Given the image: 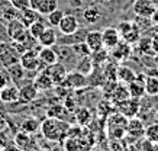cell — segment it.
Listing matches in <instances>:
<instances>
[{
	"label": "cell",
	"mask_w": 158,
	"mask_h": 151,
	"mask_svg": "<svg viewBox=\"0 0 158 151\" xmlns=\"http://www.w3.org/2000/svg\"><path fill=\"white\" fill-rule=\"evenodd\" d=\"M41 131H42L44 136L47 138V140H51V141H58V140H62L65 134L68 131V125L65 122L60 121L58 118H48V119H45V121L41 124V128H39Z\"/></svg>",
	"instance_id": "obj_1"
},
{
	"label": "cell",
	"mask_w": 158,
	"mask_h": 151,
	"mask_svg": "<svg viewBox=\"0 0 158 151\" xmlns=\"http://www.w3.org/2000/svg\"><path fill=\"white\" fill-rule=\"evenodd\" d=\"M6 31H7V35H9V38L15 42H19V44H28V39L31 38V35H29V31L28 28L25 26L22 22L18 19H13L7 22V26H6Z\"/></svg>",
	"instance_id": "obj_2"
},
{
	"label": "cell",
	"mask_w": 158,
	"mask_h": 151,
	"mask_svg": "<svg viewBox=\"0 0 158 151\" xmlns=\"http://www.w3.org/2000/svg\"><path fill=\"white\" fill-rule=\"evenodd\" d=\"M118 31L120 34V38L128 44H136L138 39L141 38V29L135 22H120L118 26Z\"/></svg>",
	"instance_id": "obj_3"
},
{
	"label": "cell",
	"mask_w": 158,
	"mask_h": 151,
	"mask_svg": "<svg viewBox=\"0 0 158 151\" xmlns=\"http://www.w3.org/2000/svg\"><path fill=\"white\" fill-rule=\"evenodd\" d=\"M116 106H118L119 113H122L123 116L129 119V118H134L139 113V111H141V99H135L129 96L128 99L116 103Z\"/></svg>",
	"instance_id": "obj_4"
},
{
	"label": "cell",
	"mask_w": 158,
	"mask_h": 151,
	"mask_svg": "<svg viewBox=\"0 0 158 151\" xmlns=\"http://www.w3.org/2000/svg\"><path fill=\"white\" fill-rule=\"evenodd\" d=\"M19 63L26 71H39V70H42L38 52H35L34 49H28V51L20 54Z\"/></svg>",
	"instance_id": "obj_5"
},
{
	"label": "cell",
	"mask_w": 158,
	"mask_h": 151,
	"mask_svg": "<svg viewBox=\"0 0 158 151\" xmlns=\"http://www.w3.org/2000/svg\"><path fill=\"white\" fill-rule=\"evenodd\" d=\"M87 83H89L87 76H84L80 71H70V73H67L64 82L60 86L65 89H81V87H86Z\"/></svg>",
	"instance_id": "obj_6"
},
{
	"label": "cell",
	"mask_w": 158,
	"mask_h": 151,
	"mask_svg": "<svg viewBox=\"0 0 158 151\" xmlns=\"http://www.w3.org/2000/svg\"><path fill=\"white\" fill-rule=\"evenodd\" d=\"M155 7L157 6L151 0H135L134 6H132L135 15L139 18H144V19H151Z\"/></svg>",
	"instance_id": "obj_7"
},
{
	"label": "cell",
	"mask_w": 158,
	"mask_h": 151,
	"mask_svg": "<svg viewBox=\"0 0 158 151\" xmlns=\"http://www.w3.org/2000/svg\"><path fill=\"white\" fill-rule=\"evenodd\" d=\"M102 39H103V47L106 49H112L115 48L116 45L119 44L120 38V34L118 28H113V26H109V28H105L102 31Z\"/></svg>",
	"instance_id": "obj_8"
},
{
	"label": "cell",
	"mask_w": 158,
	"mask_h": 151,
	"mask_svg": "<svg viewBox=\"0 0 158 151\" xmlns=\"http://www.w3.org/2000/svg\"><path fill=\"white\" fill-rule=\"evenodd\" d=\"M45 71L49 74V77H51V80H52V83L55 84V86H60V84L64 82V78H65V76H67V73H68L67 67L62 63H60V61H57L55 64L47 67Z\"/></svg>",
	"instance_id": "obj_9"
},
{
	"label": "cell",
	"mask_w": 158,
	"mask_h": 151,
	"mask_svg": "<svg viewBox=\"0 0 158 151\" xmlns=\"http://www.w3.org/2000/svg\"><path fill=\"white\" fill-rule=\"evenodd\" d=\"M84 44L87 45V48L90 49V52H96V51H100L102 48H105L103 47V39H102V32L100 31L87 32Z\"/></svg>",
	"instance_id": "obj_10"
},
{
	"label": "cell",
	"mask_w": 158,
	"mask_h": 151,
	"mask_svg": "<svg viewBox=\"0 0 158 151\" xmlns=\"http://www.w3.org/2000/svg\"><path fill=\"white\" fill-rule=\"evenodd\" d=\"M38 57H39V61H41V67L42 68H47L49 65H52L58 61V57H57V52L52 47H44L41 51L38 52Z\"/></svg>",
	"instance_id": "obj_11"
},
{
	"label": "cell",
	"mask_w": 158,
	"mask_h": 151,
	"mask_svg": "<svg viewBox=\"0 0 158 151\" xmlns=\"http://www.w3.org/2000/svg\"><path fill=\"white\" fill-rule=\"evenodd\" d=\"M58 28L61 31V34L70 35L78 29V20H77V18L74 15H65V13H64L61 22L58 25Z\"/></svg>",
	"instance_id": "obj_12"
},
{
	"label": "cell",
	"mask_w": 158,
	"mask_h": 151,
	"mask_svg": "<svg viewBox=\"0 0 158 151\" xmlns=\"http://www.w3.org/2000/svg\"><path fill=\"white\" fill-rule=\"evenodd\" d=\"M144 132L145 125L139 118L134 116L128 119V125H126V134L128 135L134 136V138H139V136H144Z\"/></svg>",
	"instance_id": "obj_13"
},
{
	"label": "cell",
	"mask_w": 158,
	"mask_h": 151,
	"mask_svg": "<svg viewBox=\"0 0 158 151\" xmlns=\"http://www.w3.org/2000/svg\"><path fill=\"white\" fill-rule=\"evenodd\" d=\"M0 100L3 103L19 102V87L15 84H7L0 90Z\"/></svg>",
	"instance_id": "obj_14"
},
{
	"label": "cell",
	"mask_w": 158,
	"mask_h": 151,
	"mask_svg": "<svg viewBox=\"0 0 158 151\" xmlns=\"http://www.w3.org/2000/svg\"><path fill=\"white\" fill-rule=\"evenodd\" d=\"M38 96V89L34 83L23 84L19 87V100L23 103H31L34 102Z\"/></svg>",
	"instance_id": "obj_15"
},
{
	"label": "cell",
	"mask_w": 158,
	"mask_h": 151,
	"mask_svg": "<svg viewBox=\"0 0 158 151\" xmlns=\"http://www.w3.org/2000/svg\"><path fill=\"white\" fill-rule=\"evenodd\" d=\"M145 76H136L132 83L128 84V90H129V96L135 99H142V96L145 94Z\"/></svg>",
	"instance_id": "obj_16"
},
{
	"label": "cell",
	"mask_w": 158,
	"mask_h": 151,
	"mask_svg": "<svg viewBox=\"0 0 158 151\" xmlns=\"http://www.w3.org/2000/svg\"><path fill=\"white\" fill-rule=\"evenodd\" d=\"M116 78L119 83L123 84H129L132 83L135 78H136V73L131 67H126V65H120L119 68H116Z\"/></svg>",
	"instance_id": "obj_17"
},
{
	"label": "cell",
	"mask_w": 158,
	"mask_h": 151,
	"mask_svg": "<svg viewBox=\"0 0 158 151\" xmlns=\"http://www.w3.org/2000/svg\"><path fill=\"white\" fill-rule=\"evenodd\" d=\"M57 39H58L57 32H55L54 28L51 26V28H45V31L39 35V38L36 39V41H38L42 47H55V45H57Z\"/></svg>",
	"instance_id": "obj_18"
},
{
	"label": "cell",
	"mask_w": 158,
	"mask_h": 151,
	"mask_svg": "<svg viewBox=\"0 0 158 151\" xmlns=\"http://www.w3.org/2000/svg\"><path fill=\"white\" fill-rule=\"evenodd\" d=\"M110 51H113V57L119 61H123L131 55V44L125 42L123 39H120L119 44L116 45L115 48H112Z\"/></svg>",
	"instance_id": "obj_19"
},
{
	"label": "cell",
	"mask_w": 158,
	"mask_h": 151,
	"mask_svg": "<svg viewBox=\"0 0 158 151\" xmlns=\"http://www.w3.org/2000/svg\"><path fill=\"white\" fill-rule=\"evenodd\" d=\"M25 71H26V70L20 65L19 61H16V63L7 65V73H9V76H10V80L15 82V83H19V82L23 80L25 78Z\"/></svg>",
	"instance_id": "obj_20"
},
{
	"label": "cell",
	"mask_w": 158,
	"mask_h": 151,
	"mask_svg": "<svg viewBox=\"0 0 158 151\" xmlns=\"http://www.w3.org/2000/svg\"><path fill=\"white\" fill-rule=\"evenodd\" d=\"M39 16L41 15H39L38 12L34 10V9H31V7H26V9H23V10H19V20L26 26V28H29L35 20L39 19Z\"/></svg>",
	"instance_id": "obj_21"
},
{
	"label": "cell",
	"mask_w": 158,
	"mask_h": 151,
	"mask_svg": "<svg viewBox=\"0 0 158 151\" xmlns=\"http://www.w3.org/2000/svg\"><path fill=\"white\" fill-rule=\"evenodd\" d=\"M113 94H112V102L115 103H119L125 99L129 98V90H128V84H123V83H118L115 84V87H113Z\"/></svg>",
	"instance_id": "obj_22"
},
{
	"label": "cell",
	"mask_w": 158,
	"mask_h": 151,
	"mask_svg": "<svg viewBox=\"0 0 158 151\" xmlns=\"http://www.w3.org/2000/svg\"><path fill=\"white\" fill-rule=\"evenodd\" d=\"M34 84L36 86V89L38 90H49V89L54 86L52 80H51V77H49V74L44 70V71H41V73L35 77L34 80Z\"/></svg>",
	"instance_id": "obj_23"
},
{
	"label": "cell",
	"mask_w": 158,
	"mask_h": 151,
	"mask_svg": "<svg viewBox=\"0 0 158 151\" xmlns=\"http://www.w3.org/2000/svg\"><path fill=\"white\" fill-rule=\"evenodd\" d=\"M145 94L148 96H158V77L155 76H145Z\"/></svg>",
	"instance_id": "obj_24"
},
{
	"label": "cell",
	"mask_w": 158,
	"mask_h": 151,
	"mask_svg": "<svg viewBox=\"0 0 158 151\" xmlns=\"http://www.w3.org/2000/svg\"><path fill=\"white\" fill-rule=\"evenodd\" d=\"M93 67H94V64H93L91 57L90 55H86L84 58L80 60V63H77L76 70L77 71H80V73H83L84 76H89V74L93 71Z\"/></svg>",
	"instance_id": "obj_25"
},
{
	"label": "cell",
	"mask_w": 158,
	"mask_h": 151,
	"mask_svg": "<svg viewBox=\"0 0 158 151\" xmlns=\"http://www.w3.org/2000/svg\"><path fill=\"white\" fill-rule=\"evenodd\" d=\"M144 136L147 138V141L149 144H158V122L145 127Z\"/></svg>",
	"instance_id": "obj_26"
},
{
	"label": "cell",
	"mask_w": 158,
	"mask_h": 151,
	"mask_svg": "<svg viewBox=\"0 0 158 151\" xmlns=\"http://www.w3.org/2000/svg\"><path fill=\"white\" fill-rule=\"evenodd\" d=\"M39 128H41V124L35 118H28V119H25L22 122L20 131H25V132H28V134H35L36 131H39Z\"/></svg>",
	"instance_id": "obj_27"
},
{
	"label": "cell",
	"mask_w": 158,
	"mask_h": 151,
	"mask_svg": "<svg viewBox=\"0 0 158 151\" xmlns=\"http://www.w3.org/2000/svg\"><path fill=\"white\" fill-rule=\"evenodd\" d=\"M31 141H32L31 134H28V132H25V131H19L16 135H15V144L19 147L22 151L31 144Z\"/></svg>",
	"instance_id": "obj_28"
},
{
	"label": "cell",
	"mask_w": 158,
	"mask_h": 151,
	"mask_svg": "<svg viewBox=\"0 0 158 151\" xmlns=\"http://www.w3.org/2000/svg\"><path fill=\"white\" fill-rule=\"evenodd\" d=\"M83 18H84V20L87 23H96L97 20L102 18V13L97 7H87L83 12Z\"/></svg>",
	"instance_id": "obj_29"
},
{
	"label": "cell",
	"mask_w": 158,
	"mask_h": 151,
	"mask_svg": "<svg viewBox=\"0 0 158 151\" xmlns=\"http://www.w3.org/2000/svg\"><path fill=\"white\" fill-rule=\"evenodd\" d=\"M55 9H58V2L57 0H44L41 6L38 9V13L42 16H47L49 15L51 12H54Z\"/></svg>",
	"instance_id": "obj_30"
},
{
	"label": "cell",
	"mask_w": 158,
	"mask_h": 151,
	"mask_svg": "<svg viewBox=\"0 0 158 151\" xmlns=\"http://www.w3.org/2000/svg\"><path fill=\"white\" fill-rule=\"evenodd\" d=\"M45 28H47V26H45V23H44V20L42 19H36L34 23H32L28 28L29 35H31V36H32L34 39H38L39 35H41L44 31H45Z\"/></svg>",
	"instance_id": "obj_31"
},
{
	"label": "cell",
	"mask_w": 158,
	"mask_h": 151,
	"mask_svg": "<svg viewBox=\"0 0 158 151\" xmlns=\"http://www.w3.org/2000/svg\"><path fill=\"white\" fill-rule=\"evenodd\" d=\"M138 47H139V51L145 55H151V54H155L154 52V48H152V38H139L138 39Z\"/></svg>",
	"instance_id": "obj_32"
},
{
	"label": "cell",
	"mask_w": 158,
	"mask_h": 151,
	"mask_svg": "<svg viewBox=\"0 0 158 151\" xmlns=\"http://www.w3.org/2000/svg\"><path fill=\"white\" fill-rule=\"evenodd\" d=\"M62 16H64V12H62L61 9H55L54 12H51L49 15H47V19H48V23L51 25L52 28H58Z\"/></svg>",
	"instance_id": "obj_33"
},
{
	"label": "cell",
	"mask_w": 158,
	"mask_h": 151,
	"mask_svg": "<svg viewBox=\"0 0 158 151\" xmlns=\"http://www.w3.org/2000/svg\"><path fill=\"white\" fill-rule=\"evenodd\" d=\"M77 121H78V124H81V125H86L87 122L90 121V112L87 109H80L78 113H77Z\"/></svg>",
	"instance_id": "obj_34"
},
{
	"label": "cell",
	"mask_w": 158,
	"mask_h": 151,
	"mask_svg": "<svg viewBox=\"0 0 158 151\" xmlns=\"http://www.w3.org/2000/svg\"><path fill=\"white\" fill-rule=\"evenodd\" d=\"M9 3L18 10H23L29 7V0H9Z\"/></svg>",
	"instance_id": "obj_35"
},
{
	"label": "cell",
	"mask_w": 158,
	"mask_h": 151,
	"mask_svg": "<svg viewBox=\"0 0 158 151\" xmlns=\"http://www.w3.org/2000/svg\"><path fill=\"white\" fill-rule=\"evenodd\" d=\"M10 82V76L7 71H5V70H0V90L5 87V86H7Z\"/></svg>",
	"instance_id": "obj_36"
},
{
	"label": "cell",
	"mask_w": 158,
	"mask_h": 151,
	"mask_svg": "<svg viewBox=\"0 0 158 151\" xmlns=\"http://www.w3.org/2000/svg\"><path fill=\"white\" fill-rule=\"evenodd\" d=\"M42 2H44V0H29V7L38 12L39 6H41V3H42Z\"/></svg>",
	"instance_id": "obj_37"
},
{
	"label": "cell",
	"mask_w": 158,
	"mask_h": 151,
	"mask_svg": "<svg viewBox=\"0 0 158 151\" xmlns=\"http://www.w3.org/2000/svg\"><path fill=\"white\" fill-rule=\"evenodd\" d=\"M0 151H22V150H20L16 144H15V145H12V144H6V145L3 147Z\"/></svg>",
	"instance_id": "obj_38"
},
{
	"label": "cell",
	"mask_w": 158,
	"mask_h": 151,
	"mask_svg": "<svg viewBox=\"0 0 158 151\" xmlns=\"http://www.w3.org/2000/svg\"><path fill=\"white\" fill-rule=\"evenodd\" d=\"M152 48L154 52H158V34H155L152 36Z\"/></svg>",
	"instance_id": "obj_39"
},
{
	"label": "cell",
	"mask_w": 158,
	"mask_h": 151,
	"mask_svg": "<svg viewBox=\"0 0 158 151\" xmlns=\"http://www.w3.org/2000/svg\"><path fill=\"white\" fill-rule=\"evenodd\" d=\"M151 20L154 22V25H157V26H158V6L155 7V10H154L152 16H151Z\"/></svg>",
	"instance_id": "obj_40"
},
{
	"label": "cell",
	"mask_w": 158,
	"mask_h": 151,
	"mask_svg": "<svg viewBox=\"0 0 158 151\" xmlns=\"http://www.w3.org/2000/svg\"><path fill=\"white\" fill-rule=\"evenodd\" d=\"M154 65H155V68L158 70V52L154 54Z\"/></svg>",
	"instance_id": "obj_41"
},
{
	"label": "cell",
	"mask_w": 158,
	"mask_h": 151,
	"mask_svg": "<svg viewBox=\"0 0 158 151\" xmlns=\"http://www.w3.org/2000/svg\"><path fill=\"white\" fill-rule=\"evenodd\" d=\"M151 2H152V3H154L155 6H158V0H151Z\"/></svg>",
	"instance_id": "obj_42"
},
{
	"label": "cell",
	"mask_w": 158,
	"mask_h": 151,
	"mask_svg": "<svg viewBox=\"0 0 158 151\" xmlns=\"http://www.w3.org/2000/svg\"><path fill=\"white\" fill-rule=\"evenodd\" d=\"M57 2H58V0H57Z\"/></svg>",
	"instance_id": "obj_43"
}]
</instances>
